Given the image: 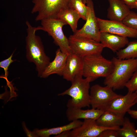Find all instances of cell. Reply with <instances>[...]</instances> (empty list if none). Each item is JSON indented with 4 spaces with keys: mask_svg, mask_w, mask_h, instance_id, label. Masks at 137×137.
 <instances>
[{
    "mask_svg": "<svg viewBox=\"0 0 137 137\" xmlns=\"http://www.w3.org/2000/svg\"><path fill=\"white\" fill-rule=\"evenodd\" d=\"M26 23L27 27L25 38L26 57L28 61L35 64L38 76L40 77L50 62V59L45 53L40 37L36 34L37 31L41 30L40 26L33 27L28 21Z\"/></svg>",
    "mask_w": 137,
    "mask_h": 137,
    "instance_id": "6da1fadb",
    "label": "cell"
},
{
    "mask_svg": "<svg viewBox=\"0 0 137 137\" xmlns=\"http://www.w3.org/2000/svg\"><path fill=\"white\" fill-rule=\"evenodd\" d=\"M111 60L112 69L104 83L113 90L123 88L137 69V58L123 59L113 57Z\"/></svg>",
    "mask_w": 137,
    "mask_h": 137,
    "instance_id": "7a4b0ae2",
    "label": "cell"
},
{
    "mask_svg": "<svg viewBox=\"0 0 137 137\" xmlns=\"http://www.w3.org/2000/svg\"><path fill=\"white\" fill-rule=\"evenodd\" d=\"M82 75L76 77L72 81L70 87L59 96L67 95L71 98L67 102V107L83 108L90 105V83L93 81L90 77L83 78Z\"/></svg>",
    "mask_w": 137,
    "mask_h": 137,
    "instance_id": "3957f363",
    "label": "cell"
},
{
    "mask_svg": "<svg viewBox=\"0 0 137 137\" xmlns=\"http://www.w3.org/2000/svg\"><path fill=\"white\" fill-rule=\"evenodd\" d=\"M83 62V76L90 77L93 81L98 78L106 77L112 69V60L106 59L101 54L84 57Z\"/></svg>",
    "mask_w": 137,
    "mask_h": 137,
    "instance_id": "277c9868",
    "label": "cell"
},
{
    "mask_svg": "<svg viewBox=\"0 0 137 137\" xmlns=\"http://www.w3.org/2000/svg\"><path fill=\"white\" fill-rule=\"evenodd\" d=\"M41 21V30L47 32L52 37L61 50L68 55L73 53L68 38L63 31V27L66 24L57 18H46Z\"/></svg>",
    "mask_w": 137,
    "mask_h": 137,
    "instance_id": "5b68a950",
    "label": "cell"
},
{
    "mask_svg": "<svg viewBox=\"0 0 137 137\" xmlns=\"http://www.w3.org/2000/svg\"><path fill=\"white\" fill-rule=\"evenodd\" d=\"M70 0H32V14L38 13L35 20L41 21L47 18H57L61 10L69 7Z\"/></svg>",
    "mask_w": 137,
    "mask_h": 137,
    "instance_id": "8992f818",
    "label": "cell"
},
{
    "mask_svg": "<svg viewBox=\"0 0 137 137\" xmlns=\"http://www.w3.org/2000/svg\"><path fill=\"white\" fill-rule=\"evenodd\" d=\"M68 39L73 53L83 58L101 54L104 48L100 42L91 39L73 35H70Z\"/></svg>",
    "mask_w": 137,
    "mask_h": 137,
    "instance_id": "52a82bcc",
    "label": "cell"
},
{
    "mask_svg": "<svg viewBox=\"0 0 137 137\" xmlns=\"http://www.w3.org/2000/svg\"><path fill=\"white\" fill-rule=\"evenodd\" d=\"M86 4L88 7V11L86 22L81 29L77 30L73 35L100 42V32L95 15L93 2L92 0H87Z\"/></svg>",
    "mask_w": 137,
    "mask_h": 137,
    "instance_id": "ba28073f",
    "label": "cell"
},
{
    "mask_svg": "<svg viewBox=\"0 0 137 137\" xmlns=\"http://www.w3.org/2000/svg\"><path fill=\"white\" fill-rule=\"evenodd\" d=\"M137 92H128L125 95H120L106 104L99 109L108 111L124 116L125 114L136 104Z\"/></svg>",
    "mask_w": 137,
    "mask_h": 137,
    "instance_id": "9c48e42d",
    "label": "cell"
},
{
    "mask_svg": "<svg viewBox=\"0 0 137 137\" xmlns=\"http://www.w3.org/2000/svg\"><path fill=\"white\" fill-rule=\"evenodd\" d=\"M120 95L115 93L112 88L108 86L102 87L98 84H94L90 88V105L92 108L100 109Z\"/></svg>",
    "mask_w": 137,
    "mask_h": 137,
    "instance_id": "30bf717a",
    "label": "cell"
},
{
    "mask_svg": "<svg viewBox=\"0 0 137 137\" xmlns=\"http://www.w3.org/2000/svg\"><path fill=\"white\" fill-rule=\"evenodd\" d=\"M100 32H106L122 36L137 38V30L127 26L122 22L106 20L97 18Z\"/></svg>",
    "mask_w": 137,
    "mask_h": 137,
    "instance_id": "8fae6325",
    "label": "cell"
},
{
    "mask_svg": "<svg viewBox=\"0 0 137 137\" xmlns=\"http://www.w3.org/2000/svg\"><path fill=\"white\" fill-rule=\"evenodd\" d=\"M120 128L104 127L98 125L96 120L84 119L80 126L70 131L69 137H98L105 130L112 129L118 130Z\"/></svg>",
    "mask_w": 137,
    "mask_h": 137,
    "instance_id": "7c38bea8",
    "label": "cell"
},
{
    "mask_svg": "<svg viewBox=\"0 0 137 137\" xmlns=\"http://www.w3.org/2000/svg\"><path fill=\"white\" fill-rule=\"evenodd\" d=\"M83 58L73 53L68 55L62 76L71 82L77 76H83Z\"/></svg>",
    "mask_w": 137,
    "mask_h": 137,
    "instance_id": "4fadbf2b",
    "label": "cell"
},
{
    "mask_svg": "<svg viewBox=\"0 0 137 137\" xmlns=\"http://www.w3.org/2000/svg\"><path fill=\"white\" fill-rule=\"evenodd\" d=\"M68 55L58 48L56 51L54 59L50 62L40 77L45 78L54 74L62 76Z\"/></svg>",
    "mask_w": 137,
    "mask_h": 137,
    "instance_id": "5bb4252c",
    "label": "cell"
},
{
    "mask_svg": "<svg viewBox=\"0 0 137 137\" xmlns=\"http://www.w3.org/2000/svg\"><path fill=\"white\" fill-rule=\"evenodd\" d=\"M100 42L104 48L117 52L129 42L128 38L106 32H100Z\"/></svg>",
    "mask_w": 137,
    "mask_h": 137,
    "instance_id": "9a60e30c",
    "label": "cell"
},
{
    "mask_svg": "<svg viewBox=\"0 0 137 137\" xmlns=\"http://www.w3.org/2000/svg\"><path fill=\"white\" fill-rule=\"evenodd\" d=\"M104 111L92 108L83 110L82 108L67 107L66 115L70 121L78 120L80 119H92L97 120L102 114Z\"/></svg>",
    "mask_w": 137,
    "mask_h": 137,
    "instance_id": "2e32d148",
    "label": "cell"
},
{
    "mask_svg": "<svg viewBox=\"0 0 137 137\" xmlns=\"http://www.w3.org/2000/svg\"><path fill=\"white\" fill-rule=\"evenodd\" d=\"M107 10L109 20L122 22L130 12V8L120 0H108Z\"/></svg>",
    "mask_w": 137,
    "mask_h": 137,
    "instance_id": "e0dca14e",
    "label": "cell"
},
{
    "mask_svg": "<svg viewBox=\"0 0 137 137\" xmlns=\"http://www.w3.org/2000/svg\"><path fill=\"white\" fill-rule=\"evenodd\" d=\"M124 116L108 111H104L96 120L99 126L109 128H120L123 125Z\"/></svg>",
    "mask_w": 137,
    "mask_h": 137,
    "instance_id": "ac0fdd59",
    "label": "cell"
},
{
    "mask_svg": "<svg viewBox=\"0 0 137 137\" xmlns=\"http://www.w3.org/2000/svg\"><path fill=\"white\" fill-rule=\"evenodd\" d=\"M82 122L79 120H75L67 124L60 127L40 130L36 129L33 131L38 137H49L51 135H56L64 132L71 130L80 126Z\"/></svg>",
    "mask_w": 137,
    "mask_h": 137,
    "instance_id": "d6986e66",
    "label": "cell"
},
{
    "mask_svg": "<svg viewBox=\"0 0 137 137\" xmlns=\"http://www.w3.org/2000/svg\"><path fill=\"white\" fill-rule=\"evenodd\" d=\"M57 18L69 25L74 33L77 30L78 22L81 18L78 13L69 7L61 10L58 13Z\"/></svg>",
    "mask_w": 137,
    "mask_h": 137,
    "instance_id": "ffe728a7",
    "label": "cell"
},
{
    "mask_svg": "<svg viewBox=\"0 0 137 137\" xmlns=\"http://www.w3.org/2000/svg\"><path fill=\"white\" fill-rule=\"evenodd\" d=\"M117 58L124 59L137 58V41L129 42L125 48L116 52Z\"/></svg>",
    "mask_w": 137,
    "mask_h": 137,
    "instance_id": "44dd1931",
    "label": "cell"
},
{
    "mask_svg": "<svg viewBox=\"0 0 137 137\" xmlns=\"http://www.w3.org/2000/svg\"><path fill=\"white\" fill-rule=\"evenodd\" d=\"M122 127L117 130L119 137H137V129L128 117H124Z\"/></svg>",
    "mask_w": 137,
    "mask_h": 137,
    "instance_id": "7402d4cb",
    "label": "cell"
},
{
    "mask_svg": "<svg viewBox=\"0 0 137 137\" xmlns=\"http://www.w3.org/2000/svg\"><path fill=\"white\" fill-rule=\"evenodd\" d=\"M69 7L76 11L81 18L86 21L88 11V7L83 2V0H70Z\"/></svg>",
    "mask_w": 137,
    "mask_h": 137,
    "instance_id": "603a6c76",
    "label": "cell"
},
{
    "mask_svg": "<svg viewBox=\"0 0 137 137\" xmlns=\"http://www.w3.org/2000/svg\"><path fill=\"white\" fill-rule=\"evenodd\" d=\"M122 22L128 27L137 30V14L135 12L130 11Z\"/></svg>",
    "mask_w": 137,
    "mask_h": 137,
    "instance_id": "cb8c5ba5",
    "label": "cell"
},
{
    "mask_svg": "<svg viewBox=\"0 0 137 137\" xmlns=\"http://www.w3.org/2000/svg\"><path fill=\"white\" fill-rule=\"evenodd\" d=\"M125 87L128 89V92H134L137 90V69L126 83Z\"/></svg>",
    "mask_w": 137,
    "mask_h": 137,
    "instance_id": "d4e9b609",
    "label": "cell"
},
{
    "mask_svg": "<svg viewBox=\"0 0 137 137\" xmlns=\"http://www.w3.org/2000/svg\"><path fill=\"white\" fill-rule=\"evenodd\" d=\"M14 51L10 56L7 58L1 61L0 62V67L3 68L4 70L5 74L3 76V77L7 80V77L8 75V70L10 65L13 62L15 61L16 60L12 59Z\"/></svg>",
    "mask_w": 137,
    "mask_h": 137,
    "instance_id": "484cf974",
    "label": "cell"
},
{
    "mask_svg": "<svg viewBox=\"0 0 137 137\" xmlns=\"http://www.w3.org/2000/svg\"><path fill=\"white\" fill-rule=\"evenodd\" d=\"M119 137L117 130L108 129L102 131L98 137Z\"/></svg>",
    "mask_w": 137,
    "mask_h": 137,
    "instance_id": "4316f807",
    "label": "cell"
},
{
    "mask_svg": "<svg viewBox=\"0 0 137 137\" xmlns=\"http://www.w3.org/2000/svg\"><path fill=\"white\" fill-rule=\"evenodd\" d=\"M130 9L136 8V4L137 0H120Z\"/></svg>",
    "mask_w": 137,
    "mask_h": 137,
    "instance_id": "83f0119b",
    "label": "cell"
},
{
    "mask_svg": "<svg viewBox=\"0 0 137 137\" xmlns=\"http://www.w3.org/2000/svg\"><path fill=\"white\" fill-rule=\"evenodd\" d=\"M23 129L28 137H38L34 132L31 131L26 127L24 122L22 123Z\"/></svg>",
    "mask_w": 137,
    "mask_h": 137,
    "instance_id": "f1b7e54d",
    "label": "cell"
},
{
    "mask_svg": "<svg viewBox=\"0 0 137 137\" xmlns=\"http://www.w3.org/2000/svg\"><path fill=\"white\" fill-rule=\"evenodd\" d=\"M127 112L131 117L137 119V110L130 109Z\"/></svg>",
    "mask_w": 137,
    "mask_h": 137,
    "instance_id": "f546056e",
    "label": "cell"
},
{
    "mask_svg": "<svg viewBox=\"0 0 137 137\" xmlns=\"http://www.w3.org/2000/svg\"><path fill=\"white\" fill-rule=\"evenodd\" d=\"M70 131V130H68L64 132L59 134L56 135L55 137H69Z\"/></svg>",
    "mask_w": 137,
    "mask_h": 137,
    "instance_id": "4dcf8cb0",
    "label": "cell"
},
{
    "mask_svg": "<svg viewBox=\"0 0 137 137\" xmlns=\"http://www.w3.org/2000/svg\"><path fill=\"white\" fill-rule=\"evenodd\" d=\"M87 1V0H83V3L85 4H86Z\"/></svg>",
    "mask_w": 137,
    "mask_h": 137,
    "instance_id": "1f68e13d",
    "label": "cell"
},
{
    "mask_svg": "<svg viewBox=\"0 0 137 137\" xmlns=\"http://www.w3.org/2000/svg\"><path fill=\"white\" fill-rule=\"evenodd\" d=\"M136 9H137V2L136 3Z\"/></svg>",
    "mask_w": 137,
    "mask_h": 137,
    "instance_id": "d6a6232c",
    "label": "cell"
},
{
    "mask_svg": "<svg viewBox=\"0 0 137 137\" xmlns=\"http://www.w3.org/2000/svg\"><path fill=\"white\" fill-rule=\"evenodd\" d=\"M135 102L136 104H137V98Z\"/></svg>",
    "mask_w": 137,
    "mask_h": 137,
    "instance_id": "836d02e7",
    "label": "cell"
},
{
    "mask_svg": "<svg viewBox=\"0 0 137 137\" xmlns=\"http://www.w3.org/2000/svg\"><path fill=\"white\" fill-rule=\"evenodd\" d=\"M136 92H137V90L136 91Z\"/></svg>",
    "mask_w": 137,
    "mask_h": 137,
    "instance_id": "e575fe53",
    "label": "cell"
}]
</instances>
